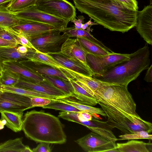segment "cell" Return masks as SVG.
Returning <instances> with one entry per match:
<instances>
[{
  "label": "cell",
  "mask_w": 152,
  "mask_h": 152,
  "mask_svg": "<svg viewBox=\"0 0 152 152\" xmlns=\"http://www.w3.org/2000/svg\"><path fill=\"white\" fill-rule=\"evenodd\" d=\"M76 38L88 53L94 55L102 56L108 55L113 52L84 38Z\"/></svg>",
  "instance_id": "29"
},
{
  "label": "cell",
  "mask_w": 152,
  "mask_h": 152,
  "mask_svg": "<svg viewBox=\"0 0 152 152\" xmlns=\"http://www.w3.org/2000/svg\"><path fill=\"white\" fill-rule=\"evenodd\" d=\"M3 92L0 88V96L2 94Z\"/></svg>",
  "instance_id": "51"
},
{
  "label": "cell",
  "mask_w": 152,
  "mask_h": 152,
  "mask_svg": "<svg viewBox=\"0 0 152 152\" xmlns=\"http://www.w3.org/2000/svg\"><path fill=\"white\" fill-rule=\"evenodd\" d=\"M0 37L19 45L15 37L5 27H0Z\"/></svg>",
  "instance_id": "38"
},
{
  "label": "cell",
  "mask_w": 152,
  "mask_h": 152,
  "mask_svg": "<svg viewBox=\"0 0 152 152\" xmlns=\"http://www.w3.org/2000/svg\"><path fill=\"white\" fill-rule=\"evenodd\" d=\"M50 144L45 142H40L35 148L32 149L33 152H50L52 149L50 146Z\"/></svg>",
  "instance_id": "40"
},
{
  "label": "cell",
  "mask_w": 152,
  "mask_h": 152,
  "mask_svg": "<svg viewBox=\"0 0 152 152\" xmlns=\"http://www.w3.org/2000/svg\"><path fill=\"white\" fill-rule=\"evenodd\" d=\"M13 13L20 19L34 21L50 25L61 30V31L67 27L69 23L62 19L39 10L34 6Z\"/></svg>",
  "instance_id": "8"
},
{
  "label": "cell",
  "mask_w": 152,
  "mask_h": 152,
  "mask_svg": "<svg viewBox=\"0 0 152 152\" xmlns=\"http://www.w3.org/2000/svg\"><path fill=\"white\" fill-rule=\"evenodd\" d=\"M136 29L148 44L152 45V3L137 12Z\"/></svg>",
  "instance_id": "14"
},
{
  "label": "cell",
  "mask_w": 152,
  "mask_h": 152,
  "mask_svg": "<svg viewBox=\"0 0 152 152\" xmlns=\"http://www.w3.org/2000/svg\"><path fill=\"white\" fill-rule=\"evenodd\" d=\"M89 26L86 30L76 29L74 27H66L62 31V32L66 33L69 38L71 37L83 38L95 43L99 46L109 50H111L110 48L105 46L101 41L95 38L90 33V27Z\"/></svg>",
  "instance_id": "23"
},
{
  "label": "cell",
  "mask_w": 152,
  "mask_h": 152,
  "mask_svg": "<svg viewBox=\"0 0 152 152\" xmlns=\"http://www.w3.org/2000/svg\"><path fill=\"white\" fill-rule=\"evenodd\" d=\"M42 107L43 108L51 109L68 112L81 111L78 109L70 105L54 100H51L49 104Z\"/></svg>",
  "instance_id": "34"
},
{
  "label": "cell",
  "mask_w": 152,
  "mask_h": 152,
  "mask_svg": "<svg viewBox=\"0 0 152 152\" xmlns=\"http://www.w3.org/2000/svg\"><path fill=\"white\" fill-rule=\"evenodd\" d=\"M61 31L56 29L50 34L30 41L36 50L50 54L61 52L62 44L69 38V35Z\"/></svg>",
  "instance_id": "7"
},
{
  "label": "cell",
  "mask_w": 152,
  "mask_h": 152,
  "mask_svg": "<svg viewBox=\"0 0 152 152\" xmlns=\"http://www.w3.org/2000/svg\"><path fill=\"white\" fill-rule=\"evenodd\" d=\"M56 100L72 106L81 111L88 113L96 119H98L96 116L97 114L100 115L104 117H106L105 113L102 108L94 107L66 98L57 99Z\"/></svg>",
  "instance_id": "24"
},
{
  "label": "cell",
  "mask_w": 152,
  "mask_h": 152,
  "mask_svg": "<svg viewBox=\"0 0 152 152\" xmlns=\"http://www.w3.org/2000/svg\"><path fill=\"white\" fill-rule=\"evenodd\" d=\"M19 45H20L3 39L0 37V48L4 47H17Z\"/></svg>",
  "instance_id": "42"
},
{
  "label": "cell",
  "mask_w": 152,
  "mask_h": 152,
  "mask_svg": "<svg viewBox=\"0 0 152 152\" xmlns=\"http://www.w3.org/2000/svg\"><path fill=\"white\" fill-rule=\"evenodd\" d=\"M25 146L22 137L10 139L0 143V152H23Z\"/></svg>",
  "instance_id": "31"
},
{
  "label": "cell",
  "mask_w": 152,
  "mask_h": 152,
  "mask_svg": "<svg viewBox=\"0 0 152 152\" xmlns=\"http://www.w3.org/2000/svg\"><path fill=\"white\" fill-rule=\"evenodd\" d=\"M150 63V50L146 45L130 54L128 60L93 77L104 82L127 86L142 72L148 68Z\"/></svg>",
  "instance_id": "4"
},
{
  "label": "cell",
  "mask_w": 152,
  "mask_h": 152,
  "mask_svg": "<svg viewBox=\"0 0 152 152\" xmlns=\"http://www.w3.org/2000/svg\"><path fill=\"white\" fill-rule=\"evenodd\" d=\"M95 98L106 115L110 129L116 128L125 134H132L145 130L152 125L136 113V104L127 86H104L97 91Z\"/></svg>",
  "instance_id": "1"
},
{
  "label": "cell",
  "mask_w": 152,
  "mask_h": 152,
  "mask_svg": "<svg viewBox=\"0 0 152 152\" xmlns=\"http://www.w3.org/2000/svg\"><path fill=\"white\" fill-rule=\"evenodd\" d=\"M91 19L89 20L88 22L83 24L81 29L86 30L87 28L89 26H91L94 25H98V24L96 23H94L91 21Z\"/></svg>",
  "instance_id": "45"
},
{
  "label": "cell",
  "mask_w": 152,
  "mask_h": 152,
  "mask_svg": "<svg viewBox=\"0 0 152 152\" xmlns=\"http://www.w3.org/2000/svg\"><path fill=\"white\" fill-rule=\"evenodd\" d=\"M22 130L27 137L37 142L63 144L66 141L59 118L42 111L33 110L25 113Z\"/></svg>",
  "instance_id": "3"
},
{
  "label": "cell",
  "mask_w": 152,
  "mask_h": 152,
  "mask_svg": "<svg viewBox=\"0 0 152 152\" xmlns=\"http://www.w3.org/2000/svg\"><path fill=\"white\" fill-rule=\"evenodd\" d=\"M17 47L0 48V59L1 62L13 61L20 62L28 60L26 54H21L17 50Z\"/></svg>",
  "instance_id": "26"
},
{
  "label": "cell",
  "mask_w": 152,
  "mask_h": 152,
  "mask_svg": "<svg viewBox=\"0 0 152 152\" xmlns=\"http://www.w3.org/2000/svg\"><path fill=\"white\" fill-rule=\"evenodd\" d=\"M14 86L35 91L57 99L69 97L46 79L42 81L36 82L20 77L19 81Z\"/></svg>",
  "instance_id": "13"
},
{
  "label": "cell",
  "mask_w": 152,
  "mask_h": 152,
  "mask_svg": "<svg viewBox=\"0 0 152 152\" xmlns=\"http://www.w3.org/2000/svg\"><path fill=\"white\" fill-rule=\"evenodd\" d=\"M32 107H41L49 104L52 100L43 98L37 97H30Z\"/></svg>",
  "instance_id": "39"
},
{
  "label": "cell",
  "mask_w": 152,
  "mask_h": 152,
  "mask_svg": "<svg viewBox=\"0 0 152 152\" xmlns=\"http://www.w3.org/2000/svg\"><path fill=\"white\" fill-rule=\"evenodd\" d=\"M6 124V121L4 119H0V130L4 128Z\"/></svg>",
  "instance_id": "46"
},
{
  "label": "cell",
  "mask_w": 152,
  "mask_h": 152,
  "mask_svg": "<svg viewBox=\"0 0 152 152\" xmlns=\"http://www.w3.org/2000/svg\"><path fill=\"white\" fill-rule=\"evenodd\" d=\"M84 17L83 16H79L77 19L75 18L72 20L71 22L73 23L75 25L74 26L76 29H81L82 25L84 23Z\"/></svg>",
  "instance_id": "41"
},
{
  "label": "cell",
  "mask_w": 152,
  "mask_h": 152,
  "mask_svg": "<svg viewBox=\"0 0 152 152\" xmlns=\"http://www.w3.org/2000/svg\"><path fill=\"white\" fill-rule=\"evenodd\" d=\"M60 52L69 57L81 61L88 66L86 61L88 53L77 38L67 39L62 44Z\"/></svg>",
  "instance_id": "16"
},
{
  "label": "cell",
  "mask_w": 152,
  "mask_h": 152,
  "mask_svg": "<svg viewBox=\"0 0 152 152\" xmlns=\"http://www.w3.org/2000/svg\"><path fill=\"white\" fill-rule=\"evenodd\" d=\"M69 79L72 80L95 97L97 91L104 86L114 84L86 76L66 68L59 69Z\"/></svg>",
  "instance_id": "12"
},
{
  "label": "cell",
  "mask_w": 152,
  "mask_h": 152,
  "mask_svg": "<svg viewBox=\"0 0 152 152\" xmlns=\"http://www.w3.org/2000/svg\"><path fill=\"white\" fill-rule=\"evenodd\" d=\"M26 56L28 60L39 64L50 66L58 69L65 68L60 64L49 54L28 48Z\"/></svg>",
  "instance_id": "19"
},
{
  "label": "cell",
  "mask_w": 152,
  "mask_h": 152,
  "mask_svg": "<svg viewBox=\"0 0 152 152\" xmlns=\"http://www.w3.org/2000/svg\"><path fill=\"white\" fill-rule=\"evenodd\" d=\"M104 123V122L99 121L93 118L91 121H87L85 126L106 139L115 142L118 140V139L110 129L107 128Z\"/></svg>",
  "instance_id": "21"
},
{
  "label": "cell",
  "mask_w": 152,
  "mask_h": 152,
  "mask_svg": "<svg viewBox=\"0 0 152 152\" xmlns=\"http://www.w3.org/2000/svg\"><path fill=\"white\" fill-rule=\"evenodd\" d=\"M86 152H104L116 147L115 142L108 140L94 132L75 141Z\"/></svg>",
  "instance_id": "11"
},
{
  "label": "cell",
  "mask_w": 152,
  "mask_h": 152,
  "mask_svg": "<svg viewBox=\"0 0 152 152\" xmlns=\"http://www.w3.org/2000/svg\"><path fill=\"white\" fill-rule=\"evenodd\" d=\"M17 50L20 53L26 54L28 51V48L25 46L19 45L17 47Z\"/></svg>",
  "instance_id": "44"
},
{
  "label": "cell",
  "mask_w": 152,
  "mask_h": 152,
  "mask_svg": "<svg viewBox=\"0 0 152 152\" xmlns=\"http://www.w3.org/2000/svg\"><path fill=\"white\" fill-rule=\"evenodd\" d=\"M20 20L7 9V5L0 7V27L12 28L18 24Z\"/></svg>",
  "instance_id": "28"
},
{
  "label": "cell",
  "mask_w": 152,
  "mask_h": 152,
  "mask_svg": "<svg viewBox=\"0 0 152 152\" xmlns=\"http://www.w3.org/2000/svg\"><path fill=\"white\" fill-rule=\"evenodd\" d=\"M121 7L138 11V2L136 0H111Z\"/></svg>",
  "instance_id": "37"
},
{
  "label": "cell",
  "mask_w": 152,
  "mask_h": 152,
  "mask_svg": "<svg viewBox=\"0 0 152 152\" xmlns=\"http://www.w3.org/2000/svg\"><path fill=\"white\" fill-rule=\"evenodd\" d=\"M72 88V95L71 97L75 98L78 101L86 104L94 106L97 104L96 98L88 93L74 80L69 79Z\"/></svg>",
  "instance_id": "22"
},
{
  "label": "cell",
  "mask_w": 152,
  "mask_h": 152,
  "mask_svg": "<svg viewBox=\"0 0 152 152\" xmlns=\"http://www.w3.org/2000/svg\"><path fill=\"white\" fill-rule=\"evenodd\" d=\"M20 19L18 24L11 28L17 33L25 36L29 41L47 35L58 29L54 27L46 24Z\"/></svg>",
  "instance_id": "10"
},
{
  "label": "cell",
  "mask_w": 152,
  "mask_h": 152,
  "mask_svg": "<svg viewBox=\"0 0 152 152\" xmlns=\"http://www.w3.org/2000/svg\"><path fill=\"white\" fill-rule=\"evenodd\" d=\"M144 80L147 82H152V65L149 67L145 75L144 78Z\"/></svg>",
  "instance_id": "43"
},
{
  "label": "cell",
  "mask_w": 152,
  "mask_h": 152,
  "mask_svg": "<svg viewBox=\"0 0 152 152\" xmlns=\"http://www.w3.org/2000/svg\"><path fill=\"white\" fill-rule=\"evenodd\" d=\"M73 0L79 11L111 31L124 33L136 26L138 11L123 8L111 0Z\"/></svg>",
  "instance_id": "2"
},
{
  "label": "cell",
  "mask_w": 152,
  "mask_h": 152,
  "mask_svg": "<svg viewBox=\"0 0 152 152\" xmlns=\"http://www.w3.org/2000/svg\"><path fill=\"white\" fill-rule=\"evenodd\" d=\"M0 88L3 92L15 93L28 97H37L55 100L57 98L30 89L15 86L0 85Z\"/></svg>",
  "instance_id": "27"
},
{
  "label": "cell",
  "mask_w": 152,
  "mask_h": 152,
  "mask_svg": "<svg viewBox=\"0 0 152 152\" xmlns=\"http://www.w3.org/2000/svg\"><path fill=\"white\" fill-rule=\"evenodd\" d=\"M3 68L16 73L20 77H24L36 82L42 81L45 80L42 75L36 74L20 62L9 61L2 62Z\"/></svg>",
  "instance_id": "18"
},
{
  "label": "cell",
  "mask_w": 152,
  "mask_h": 152,
  "mask_svg": "<svg viewBox=\"0 0 152 152\" xmlns=\"http://www.w3.org/2000/svg\"><path fill=\"white\" fill-rule=\"evenodd\" d=\"M23 152H33V151L28 145H26Z\"/></svg>",
  "instance_id": "48"
},
{
  "label": "cell",
  "mask_w": 152,
  "mask_h": 152,
  "mask_svg": "<svg viewBox=\"0 0 152 152\" xmlns=\"http://www.w3.org/2000/svg\"><path fill=\"white\" fill-rule=\"evenodd\" d=\"M119 137L121 138L118 139V140L139 139H148L151 140H152V134L144 130L137 131L132 134H125L119 135Z\"/></svg>",
  "instance_id": "35"
},
{
  "label": "cell",
  "mask_w": 152,
  "mask_h": 152,
  "mask_svg": "<svg viewBox=\"0 0 152 152\" xmlns=\"http://www.w3.org/2000/svg\"><path fill=\"white\" fill-rule=\"evenodd\" d=\"M12 0H11V1Z\"/></svg>",
  "instance_id": "52"
},
{
  "label": "cell",
  "mask_w": 152,
  "mask_h": 152,
  "mask_svg": "<svg viewBox=\"0 0 152 152\" xmlns=\"http://www.w3.org/2000/svg\"><path fill=\"white\" fill-rule=\"evenodd\" d=\"M42 76L45 79L67 94L69 97L72 96V88L69 81L66 80L58 77L44 75Z\"/></svg>",
  "instance_id": "30"
},
{
  "label": "cell",
  "mask_w": 152,
  "mask_h": 152,
  "mask_svg": "<svg viewBox=\"0 0 152 152\" xmlns=\"http://www.w3.org/2000/svg\"><path fill=\"white\" fill-rule=\"evenodd\" d=\"M34 6L39 10L68 22L76 17L75 7L66 0H37Z\"/></svg>",
  "instance_id": "5"
},
{
  "label": "cell",
  "mask_w": 152,
  "mask_h": 152,
  "mask_svg": "<svg viewBox=\"0 0 152 152\" xmlns=\"http://www.w3.org/2000/svg\"><path fill=\"white\" fill-rule=\"evenodd\" d=\"M130 54L114 52L104 55H96L88 53L86 61L93 75L101 74L108 69L129 59Z\"/></svg>",
  "instance_id": "6"
},
{
  "label": "cell",
  "mask_w": 152,
  "mask_h": 152,
  "mask_svg": "<svg viewBox=\"0 0 152 152\" xmlns=\"http://www.w3.org/2000/svg\"><path fill=\"white\" fill-rule=\"evenodd\" d=\"M1 119L6 122L5 126L13 132H17L22 130L23 114L4 111L0 113Z\"/></svg>",
  "instance_id": "25"
},
{
  "label": "cell",
  "mask_w": 152,
  "mask_h": 152,
  "mask_svg": "<svg viewBox=\"0 0 152 152\" xmlns=\"http://www.w3.org/2000/svg\"><path fill=\"white\" fill-rule=\"evenodd\" d=\"M107 152H119V151L116 147L107 151Z\"/></svg>",
  "instance_id": "49"
},
{
  "label": "cell",
  "mask_w": 152,
  "mask_h": 152,
  "mask_svg": "<svg viewBox=\"0 0 152 152\" xmlns=\"http://www.w3.org/2000/svg\"><path fill=\"white\" fill-rule=\"evenodd\" d=\"M37 0H12L7 5V9L14 12L35 6Z\"/></svg>",
  "instance_id": "33"
},
{
  "label": "cell",
  "mask_w": 152,
  "mask_h": 152,
  "mask_svg": "<svg viewBox=\"0 0 152 152\" xmlns=\"http://www.w3.org/2000/svg\"><path fill=\"white\" fill-rule=\"evenodd\" d=\"M20 79V76L16 73L3 68L0 75V85L14 86Z\"/></svg>",
  "instance_id": "32"
},
{
  "label": "cell",
  "mask_w": 152,
  "mask_h": 152,
  "mask_svg": "<svg viewBox=\"0 0 152 152\" xmlns=\"http://www.w3.org/2000/svg\"><path fill=\"white\" fill-rule=\"evenodd\" d=\"M3 69V66L2 65V62L0 59V75Z\"/></svg>",
  "instance_id": "50"
},
{
  "label": "cell",
  "mask_w": 152,
  "mask_h": 152,
  "mask_svg": "<svg viewBox=\"0 0 152 152\" xmlns=\"http://www.w3.org/2000/svg\"><path fill=\"white\" fill-rule=\"evenodd\" d=\"M152 144L142 141L131 140L124 143H117L119 152H152Z\"/></svg>",
  "instance_id": "20"
},
{
  "label": "cell",
  "mask_w": 152,
  "mask_h": 152,
  "mask_svg": "<svg viewBox=\"0 0 152 152\" xmlns=\"http://www.w3.org/2000/svg\"><path fill=\"white\" fill-rule=\"evenodd\" d=\"M5 28L15 37L19 45L25 46L29 49L36 50L30 41L25 36L16 32L11 28Z\"/></svg>",
  "instance_id": "36"
},
{
  "label": "cell",
  "mask_w": 152,
  "mask_h": 152,
  "mask_svg": "<svg viewBox=\"0 0 152 152\" xmlns=\"http://www.w3.org/2000/svg\"><path fill=\"white\" fill-rule=\"evenodd\" d=\"M30 97L10 92H3L0 96V113L7 111L23 114L32 108Z\"/></svg>",
  "instance_id": "9"
},
{
  "label": "cell",
  "mask_w": 152,
  "mask_h": 152,
  "mask_svg": "<svg viewBox=\"0 0 152 152\" xmlns=\"http://www.w3.org/2000/svg\"><path fill=\"white\" fill-rule=\"evenodd\" d=\"M11 1V0H0V7L5 5Z\"/></svg>",
  "instance_id": "47"
},
{
  "label": "cell",
  "mask_w": 152,
  "mask_h": 152,
  "mask_svg": "<svg viewBox=\"0 0 152 152\" xmlns=\"http://www.w3.org/2000/svg\"><path fill=\"white\" fill-rule=\"evenodd\" d=\"M49 54L65 68L86 76L93 75L88 67L80 61L69 57L60 52Z\"/></svg>",
  "instance_id": "15"
},
{
  "label": "cell",
  "mask_w": 152,
  "mask_h": 152,
  "mask_svg": "<svg viewBox=\"0 0 152 152\" xmlns=\"http://www.w3.org/2000/svg\"><path fill=\"white\" fill-rule=\"evenodd\" d=\"M20 62L36 74L40 75L58 77L69 81V78L60 69L50 66L38 63L28 60Z\"/></svg>",
  "instance_id": "17"
}]
</instances>
